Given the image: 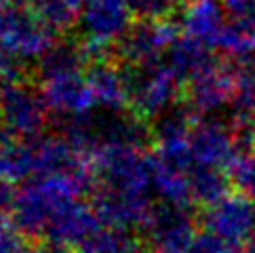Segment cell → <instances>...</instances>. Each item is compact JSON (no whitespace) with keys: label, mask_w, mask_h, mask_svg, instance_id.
<instances>
[{"label":"cell","mask_w":255,"mask_h":253,"mask_svg":"<svg viewBox=\"0 0 255 253\" xmlns=\"http://www.w3.org/2000/svg\"><path fill=\"white\" fill-rule=\"evenodd\" d=\"M162 61H165L167 68L186 85L188 80H192L194 76L203 74L205 70L215 66V63L220 61V55H217L215 49H211L209 44L192 38V36L181 34L171 42V47L167 49Z\"/></svg>","instance_id":"5bb4252c"},{"label":"cell","mask_w":255,"mask_h":253,"mask_svg":"<svg viewBox=\"0 0 255 253\" xmlns=\"http://www.w3.org/2000/svg\"><path fill=\"white\" fill-rule=\"evenodd\" d=\"M186 253H241V249L230 245V243H226L224 239L217 237V234L203 228L196 232V237L192 239Z\"/></svg>","instance_id":"44dd1931"},{"label":"cell","mask_w":255,"mask_h":253,"mask_svg":"<svg viewBox=\"0 0 255 253\" xmlns=\"http://www.w3.org/2000/svg\"><path fill=\"white\" fill-rule=\"evenodd\" d=\"M25 237L15 228V224L0 226V253H25Z\"/></svg>","instance_id":"7402d4cb"},{"label":"cell","mask_w":255,"mask_h":253,"mask_svg":"<svg viewBox=\"0 0 255 253\" xmlns=\"http://www.w3.org/2000/svg\"><path fill=\"white\" fill-rule=\"evenodd\" d=\"M6 2H11V4H15V6H32V2L34 0H6Z\"/></svg>","instance_id":"cb8c5ba5"},{"label":"cell","mask_w":255,"mask_h":253,"mask_svg":"<svg viewBox=\"0 0 255 253\" xmlns=\"http://www.w3.org/2000/svg\"><path fill=\"white\" fill-rule=\"evenodd\" d=\"M139 243L129 230L102 226L89 241L78 247V253H137Z\"/></svg>","instance_id":"ac0fdd59"},{"label":"cell","mask_w":255,"mask_h":253,"mask_svg":"<svg viewBox=\"0 0 255 253\" xmlns=\"http://www.w3.org/2000/svg\"><path fill=\"white\" fill-rule=\"evenodd\" d=\"M40 91L53 116L72 121L87 116L95 110V97L83 72L59 74L40 80Z\"/></svg>","instance_id":"8fae6325"},{"label":"cell","mask_w":255,"mask_h":253,"mask_svg":"<svg viewBox=\"0 0 255 253\" xmlns=\"http://www.w3.org/2000/svg\"><path fill=\"white\" fill-rule=\"evenodd\" d=\"M93 201L106 226L141 230L154 209L156 192L152 177V152L143 146H108L91 156Z\"/></svg>","instance_id":"7a4b0ae2"},{"label":"cell","mask_w":255,"mask_h":253,"mask_svg":"<svg viewBox=\"0 0 255 253\" xmlns=\"http://www.w3.org/2000/svg\"><path fill=\"white\" fill-rule=\"evenodd\" d=\"M2 87H4V80L0 78V93H2Z\"/></svg>","instance_id":"d4e9b609"},{"label":"cell","mask_w":255,"mask_h":253,"mask_svg":"<svg viewBox=\"0 0 255 253\" xmlns=\"http://www.w3.org/2000/svg\"><path fill=\"white\" fill-rule=\"evenodd\" d=\"M133 25V13L127 0H85L78 19L80 36L91 53V61L112 55V49Z\"/></svg>","instance_id":"5b68a950"},{"label":"cell","mask_w":255,"mask_h":253,"mask_svg":"<svg viewBox=\"0 0 255 253\" xmlns=\"http://www.w3.org/2000/svg\"><path fill=\"white\" fill-rule=\"evenodd\" d=\"M85 0H34L32 11L57 34L70 32L80 19Z\"/></svg>","instance_id":"e0dca14e"},{"label":"cell","mask_w":255,"mask_h":253,"mask_svg":"<svg viewBox=\"0 0 255 253\" xmlns=\"http://www.w3.org/2000/svg\"><path fill=\"white\" fill-rule=\"evenodd\" d=\"M91 63V53L80 38H57L55 44L36 63L38 78H51L59 74L83 72Z\"/></svg>","instance_id":"9a60e30c"},{"label":"cell","mask_w":255,"mask_h":253,"mask_svg":"<svg viewBox=\"0 0 255 253\" xmlns=\"http://www.w3.org/2000/svg\"><path fill=\"white\" fill-rule=\"evenodd\" d=\"M203 228L217 234L230 245L245 249L255 241V201L241 192H230L205 207Z\"/></svg>","instance_id":"9c48e42d"},{"label":"cell","mask_w":255,"mask_h":253,"mask_svg":"<svg viewBox=\"0 0 255 253\" xmlns=\"http://www.w3.org/2000/svg\"><path fill=\"white\" fill-rule=\"evenodd\" d=\"M25 253H66L63 247H55V245H40L32 251H25Z\"/></svg>","instance_id":"603a6c76"},{"label":"cell","mask_w":255,"mask_h":253,"mask_svg":"<svg viewBox=\"0 0 255 253\" xmlns=\"http://www.w3.org/2000/svg\"><path fill=\"white\" fill-rule=\"evenodd\" d=\"M188 143L194 167L220 171L230 169L243 152L230 121H220L215 116H198L190 131Z\"/></svg>","instance_id":"52a82bcc"},{"label":"cell","mask_w":255,"mask_h":253,"mask_svg":"<svg viewBox=\"0 0 255 253\" xmlns=\"http://www.w3.org/2000/svg\"><path fill=\"white\" fill-rule=\"evenodd\" d=\"M228 177H230V184L236 188V192L255 201V150L241 152L239 158L228 169Z\"/></svg>","instance_id":"d6986e66"},{"label":"cell","mask_w":255,"mask_h":253,"mask_svg":"<svg viewBox=\"0 0 255 253\" xmlns=\"http://www.w3.org/2000/svg\"><path fill=\"white\" fill-rule=\"evenodd\" d=\"M177 36V25L171 21H137L118 40L112 49V57L121 66H143L162 61L167 49Z\"/></svg>","instance_id":"30bf717a"},{"label":"cell","mask_w":255,"mask_h":253,"mask_svg":"<svg viewBox=\"0 0 255 253\" xmlns=\"http://www.w3.org/2000/svg\"><path fill=\"white\" fill-rule=\"evenodd\" d=\"M241 78L230 61H217L184 85V102L196 116H215L222 110H230Z\"/></svg>","instance_id":"ba28073f"},{"label":"cell","mask_w":255,"mask_h":253,"mask_svg":"<svg viewBox=\"0 0 255 253\" xmlns=\"http://www.w3.org/2000/svg\"><path fill=\"white\" fill-rule=\"evenodd\" d=\"M129 87V110L145 121H158L179 104L184 83L167 68L165 61L123 66Z\"/></svg>","instance_id":"3957f363"},{"label":"cell","mask_w":255,"mask_h":253,"mask_svg":"<svg viewBox=\"0 0 255 253\" xmlns=\"http://www.w3.org/2000/svg\"><path fill=\"white\" fill-rule=\"evenodd\" d=\"M141 232L152 253H186L198 230L192 207L160 201L154 205Z\"/></svg>","instance_id":"8992f818"},{"label":"cell","mask_w":255,"mask_h":253,"mask_svg":"<svg viewBox=\"0 0 255 253\" xmlns=\"http://www.w3.org/2000/svg\"><path fill=\"white\" fill-rule=\"evenodd\" d=\"M137 21H169L171 15L179 13L184 0H127Z\"/></svg>","instance_id":"ffe728a7"},{"label":"cell","mask_w":255,"mask_h":253,"mask_svg":"<svg viewBox=\"0 0 255 253\" xmlns=\"http://www.w3.org/2000/svg\"><path fill=\"white\" fill-rule=\"evenodd\" d=\"M51 110L40 87L32 80L4 83L0 93V126L17 139H34L44 135Z\"/></svg>","instance_id":"277c9868"},{"label":"cell","mask_w":255,"mask_h":253,"mask_svg":"<svg viewBox=\"0 0 255 253\" xmlns=\"http://www.w3.org/2000/svg\"><path fill=\"white\" fill-rule=\"evenodd\" d=\"M95 175L89 171L38 175L13 192V224L25 239L42 245L80 247L102 228L93 201Z\"/></svg>","instance_id":"6da1fadb"},{"label":"cell","mask_w":255,"mask_h":253,"mask_svg":"<svg viewBox=\"0 0 255 253\" xmlns=\"http://www.w3.org/2000/svg\"><path fill=\"white\" fill-rule=\"evenodd\" d=\"M87 80L97 110H129V87L125 70L112 55L91 61L87 68Z\"/></svg>","instance_id":"4fadbf2b"},{"label":"cell","mask_w":255,"mask_h":253,"mask_svg":"<svg viewBox=\"0 0 255 253\" xmlns=\"http://www.w3.org/2000/svg\"><path fill=\"white\" fill-rule=\"evenodd\" d=\"M181 34L220 49V42L228 30V15L222 0H186L179 8Z\"/></svg>","instance_id":"7c38bea8"},{"label":"cell","mask_w":255,"mask_h":253,"mask_svg":"<svg viewBox=\"0 0 255 253\" xmlns=\"http://www.w3.org/2000/svg\"><path fill=\"white\" fill-rule=\"evenodd\" d=\"M32 177L30 141L17 139L0 126V186L28 182Z\"/></svg>","instance_id":"2e32d148"}]
</instances>
